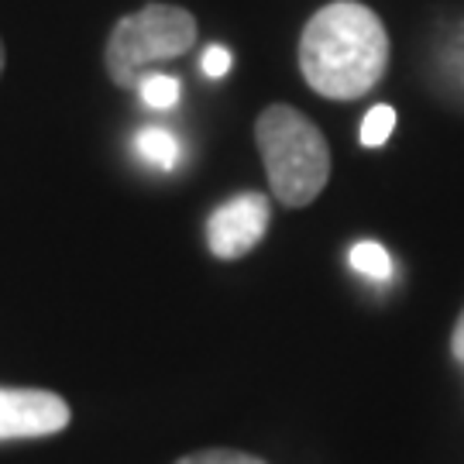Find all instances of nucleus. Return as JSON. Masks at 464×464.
<instances>
[{
	"label": "nucleus",
	"mask_w": 464,
	"mask_h": 464,
	"mask_svg": "<svg viewBox=\"0 0 464 464\" xmlns=\"http://www.w3.org/2000/svg\"><path fill=\"white\" fill-rule=\"evenodd\" d=\"M392 128H396V111L389 103L372 107L365 121H362V145L365 149H379V145H385V138L392 134Z\"/></svg>",
	"instance_id": "obj_8"
},
{
	"label": "nucleus",
	"mask_w": 464,
	"mask_h": 464,
	"mask_svg": "<svg viewBox=\"0 0 464 464\" xmlns=\"http://www.w3.org/2000/svg\"><path fill=\"white\" fill-rule=\"evenodd\" d=\"M272 199L266 193H237L207 217V245L220 262H237L255 251L268 234Z\"/></svg>",
	"instance_id": "obj_4"
},
{
	"label": "nucleus",
	"mask_w": 464,
	"mask_h": 464,
	"mask_svg": "<svg viewBox=\"0 0 464 464\" xmlns=\"http://www.w3.org/2000/svg\"><path fill=\"white\" fill-rule=\"evenodd\" d=\"M203 72L210 76V80H220V76H227V69H231V52L224 49V45H210V49L203 52Z\"/></svg>",
	"instance_id": "obj_11"
},
{
	"label": "nucleus",
	"mask_w": 464,
	"mask_h": 464,
	"mask_svg": "<svg viewBox=\"0 0 464 464\" xmlns=\"http://www.w3.org/2000/svg\"><path fill=\"white\" fill-rule=\"evenodd\" d=\"M389 32L358 0L324 4L299 34V72L327 100H358L389 69Z\"/></svg>",
	"instance_id": "obj_1"
},
{
	"label": "nucleus",
	"mask_w": 464,
	"mask_h": 464,
	"mask_svg": "<svg viewBox=\"0 0 464 464\" xmlns=\"http://www.w3.org/2000/svg\"><path fill=\"white\" fill-rule=\"evenodd\" d=\"M450 351H454V358L464 365V310L458 316V324H454V334H450Z\"/></svg>",
	"instance_id": "obj_12"
},
{
	"label": "nucleus",
	"mask_w": 464,
	"mask_h": 464,
	"mask_svg": "<svg viewBox=\"0 0 464 464\" xmlns=\"http://www.w3.org/2000/svg\"><path fill=\"white\" fill-rule=\"evenodd\" d=\"M255 145L266 162L272 199L282 207H310L331 183V145L296 107L268 103L255 121Z\"/></svg>",
	"instance_id": "obj_2"
},
{
	"label": "nucleus",
	"mask_w": 464,
	"mask_h": 464,
	"mask_svg": "<svg viewBox=\"0 0 464 464\" xmlns=\"http://www.w3.org/2000/svg\"><path fill=\"white\" fill-rule=\"evenodd\" d=\"M176 464H266L255 454H245V450H227V448H210V450H197V454H186Z\"/></svg>",
	"instance_id": "obj_10"
},
{
	"label": "nucleus",
	"mask_w": 464,
	"mask_h": 464,
	"mask_svg": "<svg viewBox=\"0 0 464 464\" xmlns=\"http://www.w3.org/2000/svg\"><path fill=\"white\" fill-rule=\"evenodd\" d=\"M141 100L155 107V111H169V107H176V100H179V80H172V76H162V72H151L141 80Z\"/></svg>",
	"instance_id": "obj_9"
},
{
	"label": "nucleus",
	"mask_w": 464,
	"mask_h": 464,
	"mask_svg": "<svg viewBox=\"0 0 464 464\" xmlns=\"http://www.w3.org/2000/svg\"><path fill=\"white\" fill-rule=\"evenodd\" d=\"M351 266L358 268L362 276H368V279L385 282L392 276V255L382 245H375V241H362V245L351 248Z\"/></svg>",
	"instance_id": "obj_7"
},
{
	"label": "nucleus",
	"mask_w": 464,
	"mask_h": 464,
	"mask_svg": "<svg viewBox=\"0 0 464 464\" xmlns=\"http://www.w3.org/2000/svg\"><path fill=\"white\" fill-rule=\"evenodd\" d=\"M138 149H141V155H145L155 169H172L176 162H179V141H176L169 131H162V128L141 131Z\"/></svg>",
	"instance_id": "obj_6"
},
{
	"label": "nucleus",
	"mask_w": 464,
	"mask_h": 464,
	"mask_svg": "<svg viewBox=\"0 0 464 464\" xmlns=\"http://www.w3.org/2000/svg\"><path fill=\"white\" fill-rule=\"evenodd\" d=\"M4 66H7V52H4V38H0V76H4Z\"/></svg>",
	"instance_id": "obj_13"
},
{
	"label": "nucleus",
	"mask_w": 464,
	"mask_h": 464,
	"mask_svg": "<svg viewBox=\"0 0 464 464\" xmlns=\"http://www.w3.org/2000/svg\"><path fill=\"white\" fill-rule=\"evenodd\" d=\"M197 17L176 4H145L117 21L107 34L103 69L121 90H138L145 69L179 59L197 45Z\"/></svg>",
	"instance_id": "obj_3"
},
{
	"label": "nucleus",
	"mask_w": 464,
	"mask_h": 464,
	"mask_svg": "<svg viewBox=\"0 0 464 464\" xmlns=\"http://www.w3.org/2000/svg\"><path fill=\"white\" fill-rule=\"evenodd\" d=\"M69 402L49 389H0V440L52 437L69 427Z\"/></svg>",
	"instance_id": "obj_5"
}]
</instances>
